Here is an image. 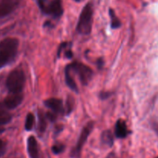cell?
<instances>
[{"label":"cell","mask_w":158,"mask_h":158,"mask_svg":"<svg viewBox=\"0 0 158 158\" xmlns=\"http://www.w3.org/2000/svg\"><path fill=\"white\" fill-rule=\"evenodd\" d=\"M19 40L15 38L4 39L0 42V69L10 63L16 56L19 49Z\"/></svg>","instance_id":"1"},{"label":"cell","mask_w":158,"mask_h":158,"mask_svg":"<svg viewBox=\"0 0 158 158\" xmlns=\"http://www.w3.org/2000/svg\"><path fill=\"white\" fill-rule=\"evenodd\" d=\"M94 19V5L89 2L83 7L80 12L78 23L77 25V32L81 35H87L91 33Z\"/></svg>","instance_id":"2"},{"label":"cell","mask_w":158,"mask_h":158,"mask_svg":"<svg viewBox=\"0 0 158 158\" xmlns=\"http://www.w3.org/2000/svg\"><path fill=\"white\" fill-rule=\"evenodd\" d=\"M26 83V76L21 68L11 71L6 79V86L9 94H22Z\"/></svg>","instance_id":"3"},{"label":"cell","mask_w":158,"mask_h":158,"mask_svg":"<svg viewBox=\"0 0 158 158\" xmlns=\"http://www.w3.org/2000/svg\"><path fill=\"white\" fill-rule=\"evenodd\" d=\"M37 4L43 13L53 19H59L63 13L62 0H36Z\"/></svg>","instance_id":"4"},{"label":"cell","mask_w":158,"mask_h":158,"mask_svg":"<svg viewBox=\"0 0 158 158\" xmlns=\"http://www.w3.org/2000/svg\"><path fill=\"white\" fill-rule=\"evenodd\" d=\"M66 66L71 73H74L78 76L79 80L83 86H87L92 80L94 72L86 65L80 62H73Z\"/></svg>","instance_id":"5"},{"label":"cell","mask_w":158,"mask_h":158,"mask_svg":"<svg viewBox=\"0 0 158 158\" xmlns=\"http://www.w3.org/2000/svg\"><path fill=\"white\" fill-rule=\"evenodd\" d=\"M94 127V122H89L86 126L83 127L82 129L81 132H80V137H79L77 143L76 144L75 148L72 150L71 151V157L73 158H79L80 157V153H81L82 149H83V146L86 143V140H87L88 137L92 133Z\"/></svg>","instance_id":"6"},{"label":"cell","mask_w":158,"mask_h":158,"mask_svg":"<svg viewBox=\"0 0 158 158\" xmlns=\"http://www.w3.org/2000/svg\"><path fill=\"white\" fill-rule=\"evenodd\" d=\"M21 0H2L0 2V19L10 15L19 6Z\"/></svg>","instance_id":"7"},{"label":"cell","mask_w":158,"mask_h":158,"mask_svg":"<svg viewBox=\"0 0 158 158\" xmlns=\"http://www.w3.org/2000/svg\"><path fill=\"white\" fill-rule=\"evenodd\" d=\"M24 100V96L22 94H9L2 102L7 110H14L21 105Z\"/></svg>","instance_id":"8"},{"label":"cell","mask_w":158,"mask_h":158,"mask_svg":"<svg viewBox=\"0 0 158 158\" xmlns=\"http://www.w3.org/2000/svg\"><path fill=\"white\" fill-rule=\"evenodd\" d=\"M44 104L48 109L50 110L51 112L58 116L59 114H62L65 112L64 106L62 100L57 98H50L46 100L44 102Z\"/></svg>","instance_id":"9"},{"label":"cell","mask_w":158,"mask_h":158,"mask_svg":"<svg viewBox=\"0 0 158 158\" xmlns=\"http://www.w3.org/2000/svg\"><path fill=\"white\" fill-rule=\"evenodd\" d=\"M114 134H115V137L119 139H124L129 135L130 131L125 120L120 119L116 122Z\"/></svg>","instance_id":"10"},{"label":"cell","mask_w":158,"mask_h":158,"mask_svg":"<svg viewBox=\"0 0 158 158\" xmlns=\"http://www.w3.org/2000/svg\"><path fill=\"white\" fill-rule=\"evenodd\" d=\"M27 151L30 158H40L39 145L36 139L33 136H30L27 139Z\"/></svg>","instance_id":"11"},{"label":"cell","mask_w":158,"mask_h":158,"mask_svg":"<svg viewBox=\"0 0 158 158\" xmlns=\"http://www.w3.org/2000/svg\"><path fill=\"white\" fill-rule=\"evenodd\" d=\"M65 81H66V85L68 86V87L70 89H72L73 91H74L75 93H78V86H77V83L74 80L72 74H71L70 71L69 70L67 67L66 66L65 68Z\"/></svg>","instance_id":"12"},{"label":"cell","mask_w":158,"mask_h":158,"mask_svg":"<svg viewBox=\"0 0 158 158\" xmlns=\"http://www.w3.org/2000/svg\"><path fill=\"white\" fill-rule=\"evenodd\" d=\"M7 110L3 103H0V127L3 125L8 124L12 120V115Z\"/></svg>","instance_id":"13"},{"label":"cell","mask_w":158,"mask_h":158,"mask_svg":"<svg viewBox=\"0 0 158 158\" xmlns=\"http://www.w3.org/2000/svg\"><path fill=\"white\" fill-rule=\"evenodd\" d=\"M100 140H101L102 144L110 148L114 144V140L112 132L110 130H106V131H103V133L101 134V137H100Z\"/></svg>","instance_id":"14"},{"label":"cell","mask_w":158,"mask_h":158,"mask_svg":"<svg viewBox=\"0 0 158 158\" xmlns=\"http://www.w3.org/2000/svg\"><path fill=\"white\" fill-rule=\"evenodd\" d=\"M46 117L44 113L42 110L38 111V131L40 134L45 132L47 127V122H46Z\"/></svg>","instance_id":"15"},{"label":"cell","mask_w":158,"mask_h":158,"mask_svg":"<svg viewBox=\"0 0 158 158\" xmlns=\"http://www.w3.org/2000/svg\"><path fill=\"white\" fill-rule=\"evenodd\" d=\"M109 15L110 17V26L113 29H117L121 26L122 23L121 21L120 20V19L117 17V15H116L115 12H114V9H109Z\"/></svg>","instance_id":"16"},{"label":"cell","mask_w":158,"mask_h":158,"mask_svg":"<svg viewBox=\"0 0 158 158\" xmlns=\"http://www.w3.org/2000/svg\"><path fill=\"white\" fill-rule=\"evenodd\" d=\"M35 122V117L32 113H29L26 116V121H25V129L26 131H30L32 130Z\"/></svg>","instance_id":"17"},{"label":"cell","mask_w":158,"mask_h":158,"mask_svg":"<svg viewBox=\"0 0 158 158\" xmlns=\"http://www.w3.org/2000/svg\"><path fill=\"white\" fill-rule=\"evenodd\" d=\"M66 108L64 109V111L67 115L70 114L71 113L73 110V106H74V100L72 97L69 96L67 100L66 103Z\"/></svg>","instance_id":"18"},{"label":"cell","mask_w":158,"mask_h":158,"mask_svg":"<svg viewBox=\"0 0 158 158\" xmlns=\"http://www.w3.org/2000/svg\"><path fill=\"white\" fill-rule=\"evenodd\" d=\"M65 145L61 143H56L52 147V151L54 154H61L64 151Z\"/></svg>","instance_id":"19"},{"label":"cell","mask_w":158,"mask_h":158,"mask_svg":"<svg viewBox=\"0 0 158 158\" xmlns=\"http://www.w3.org/2000/svg\"><path fill=\"white\" fill-rule=\"evenodd\" d=\"M6 144L2 140L0 139V157L5 154L6 152Z\"/></svg>","instance_id":"20"},{"label":"cell","mask_w":158,"mask_h":158,"mask_svg":"<svg viewBox=\"0 0 158 158\" xmlns=\"http://www.w3.org/2000/svg\"><path fill=\"white\" fill-rule=\"evenodd\" d=\"M110 96V92H101L100 94V98L102 100H106V99L109 98Z\"/></svg>","instance_id":"21"},{"label":"cell","mask_w":158,"mask_h":158,"mask_svg":"<svg viewBox=\"0 0 158 158\" xmlns=\"http://www.w3.org/2000/svg\"><path fill=\"white\" fill-rule=\"evenodd\" d=\"M152 127H153V129H154V131H155V133L157 134V136H158V123H157V122H154V123H153Z\"/></svg>","instance_id":"22"},{"label":"cell","mask_w":158,"mask_h":158,"mask_svg":"<svg viewBox=\"0 0 158 158\" xmlns=\"http://www.w3.org/2000/svg\"><path fill=\"white\" fill-rule=\"evenodd\" d=\"M97 66H98V67L100 68V69H101L103 66V61L102 60V59L98 60V61H97Z\"/></svg>","instance_id":"23"},{"label":"cell","mask_w":158,"mask_h":158,"mask_svg":"<svg viewBox=\"0 0 158 158\" xmlns=\"http://www.w3.org/2000/svg\"><path fill=\"white\" fill-rule=\"evenodd\" d=\"M105 158H118V157H117V155H116L114 153H110V154H108V155Z\"/></svg>","instance_id":"24"},{"label":"cell","mask_w":158,"mask_h":158,"mask_svg":"<svg viewBox=\"0 0 158 158\" xmlns=\"http://www.w3.org/2000/svg\"><path fill=\"white\" fill-rule=\"evenodd\" d=\"M5 131V129L2 127H0V134H2V133H3Z\"/></svg>","instance_id":"25"},{"label":"cell","mask_w":158,"mask_h":158,"mask_svg":"<svg viewBox=\"0 0 158 158\" xmlns=\"http://www.w3.org/2000/svg\"><path fill=\"white\" fill-rule=\"evenodd\" d=\"M74 1L77 2H82V1H83V0H74Z\"/></svg>","instance_id":"26"},{"label":"cell","mask_w":158,"mask_h":158,"mask_svg":"<svg viewBox=\"0 0 158 158\" xmlns=\"http://www.w3.org/2000/svg\"><path fill=\"white\" fill-rule=\"evenodd\" d=\"M157 158H158V157H157Z\"/></svg>","instance_id":"27"}]
</instances>
